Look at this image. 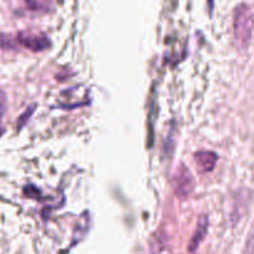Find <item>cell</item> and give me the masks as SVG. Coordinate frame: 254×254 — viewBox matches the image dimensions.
<instances>
[{
    "label": "cell",
    "mask_w": 254,
    "mask_h": 254,
    "mask_svg": "<svg viewBox=\"0 0 254 254\" xmlns=\"http://www.w3.org/2000/svg\"><path fill=\"white\" fill-rule=\"evenodd\" d=\"M254 17L251 7L241 4L236 7L233 17V37L238 49L246 50L252 40Z\"/></svg>",
    "instance_id": "obj_1"
},
{
    "label": "cell",
    "mask_w": 254,
    "mask_h": 254,
    "mask_svg": "<svg viewBox=\"0 0 254 254\" xmlns=\"http://www.w3.org/2000/svg\"><path fill=\"white\" fill-rule=\"evenodd\" d=\"M171 184H173L174 192L180 198L189 197L193 191V188H195L192 174L185 165H180L176 169Z\"/></svg>",
    "instance_id": "obj_2"
},
{
    "label": "cell",
    "mask_w": 254,
    "mask_h": 254,
    "mask_svg": "<svg viewBox=\"0 0 254 254\" xmlns=\"http://www.w3.org/2000/svg\"><path fill=\"white\" fill-rule=\"evenodd\" d=\"M17 42L21 46L26 47V49L31 50V51H44L50 46V41L46 36L44 35L37 34H30V32H20L17 35Z\"/></svg>",
    "instance_id": "obj_3"
},
{
    "label": "cell",
    "mask_w": 254,
    "mask_h": 254,
    "mask_svg": "<svg viewBox=\"0 0 254 254\" xmlns=\"http://www.w3.org/2000/svg\"><path fill=\"white\" fill-rule=\"evenodd\" d=\"M217 154L210 150H201L195 154V161L202 173H211L217 164Z\"/></svg>",
    "instance_id": "obj_4"
},
{
    "label": "cell",
    "mask_w": 254,
    "mask_h": 254,
    "mask_svg": "<svg viewBox=\"0 0 254 254\" xmlns=\"http://www.w3.org/2000/svg\"><path fill=\"white\" fill-rule=\"evenodd\" d=\"M208 230V218L206 216H201L200 220H198L197 228H196V232L193 233L192 238L190 241V245H189V251L190 252H195L198 247H200L201 242L203 241L205 236L207 235Z\"/></svg>",
    "instance_id": "obj_5"
},
{
    "label": "cell",
    "mask_w": 254,
    "mask_h": 254,
    "mask_svg": "<svg viewBox=\"0 0 254 254\" xmlns=\"http://www.w3.org/2000/svg\"><path fill=\"white\" fill-rule=\"evenodd\" d=\"M25 4L32 11L46 12L54 5V0H25Z\"/></svg>",
    "instance_id": "obj_6"
},
{
    "label": "cell",
    "mask_w": 254,
    "mask_h": 254,
    "mask_svg": "<svg viewBox=\"0 0 254 254\" xmlns=\"http://www.w3.org/2000/svg\"><path fill=\"white\" fill-rule=\"evenodd\" d=\"M5 111V94L0 91V116L4 113Z\"/></svg>",
    "instance_id": "obj_7"
},
{
    "label": "cell",
    "mask_w": 254,
    "mask_h": 254,
    "mask_svg": "<svg viewBox=\"0 0 254 254\" xmlns=\"http://www.w3.org/2000/svg\"><path fill=\"white\" fill-rule=\"evenodd\" d=\"M208 2H210V9H212V4H213L212 0H208Z\"/></svg>",
    "instance_id": "obj_8"
},
{
    "label": "cell",
    "mask_w": 254,
    "mask_h": 254,
    "mask_svg": "<svg viewBox=\"0 0 254 254\" xmlns=\"http://www.w3.org/2000/svg\"><path fill=\"white\" fill-rule=\"evenodd\" d=\"M1 131H2V130H1V129H0V134H1Z\"/></svg>",
    "instance_id": "obj_9"
}]
</instances>
